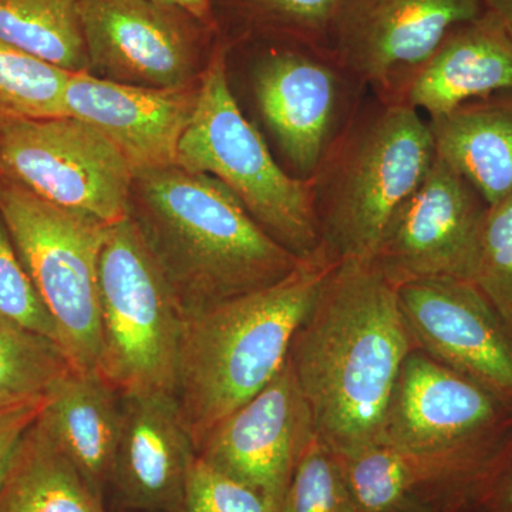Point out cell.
Masks as SVG:
<instances>
[{"label":"cell","mask_w":512,"mask_h":512,"mask_svg":"<svg viewBox=\"0 0 512 512\" xmlns=\"http://www.w3.org/2000/svg\"><path fill=\"white\" fill-rule=\"evenodd\" d=\"M416 348L396 286L372 261H339L289 352L316 436L343 457L379 446L397 376Z\"/></svg>","instance_id":"6da1fadb"},{"label":"cell","mask_w":512,"mask_h":512,"mask_svg":"<svg viewBox=\"0 0 512 512\" xmlns=\"http://www.w3.org/2000/svg\"><path fill=\"white\" fill-rule=\"evenodd\" d=\"M130 217L184 315L274 285L303 259L262 229L221 181L180 165L134 175Z\"/></svg>","instance_id":"7a4b0ae2"},{"label":"cell","mask_w":512,"mask_h":512,"mask_svg":"<svg viewBox=\"0 0 512 512\" xmlns=\"http://www.w3.org/2000/svg\"><path fill=\"white\" fill-rule=\"evenodd\" d=\"M336 264L320 247L276 284L184 315L174 396L195 451L284 369Z\"/></svg>","instance_id":"3957f363"},{"label":"cell","mask_w":512,"mask_h":512,"mask_svg":"<svg viewBox=\"0 0 512 512\" xmlns=\"http://www.w3.org/2000/svg\"><path fill=\"white\" fill-rule=\"evenodd\" d=\"M436 160L429 121L402 101L365 97L311 180L320 247L370 261L387 222Z\"/></svg>","instance_id":"277c9868"},{"label":"cell","mask_w":512,"mask_h":512,"mask_svg":"<svg viewBox=\"0 0 512 512\" xmlns=\"http://www.w3.org/2000/svg\"><path fill=\"white\" fill-rule=\"evenodd\" d=\"M177 165L221 181L262 229L298 258L319 251L311 181L292 177L242 113L229 86L228 40L222 37L202 69Z\"/></svg>","instance_id":"5b68a950"},{"label":"cell","mask_w":512,"mask_h":512,"mask_svg":"<svg viewBox=\"0 0 512 512\" xmlns=\"http://www.w3.org/2000/svg\"><path fill=\"white\" fill-rule=\"evenodd\" d=\"M97 373L120 394L175 392L184 313L136 222L109 225L99 259Z\"/></svg>","instance_id":"8992f818"},{"label":"cell","mask_w":512,"mask_h":512,"mask_svg":"<svg viewBox=\"0 0 512 512\" xmlns=\"http://www.w3.org/2000/svg\"><path fill=\"white\" fill-rule=\"evenodd\" d=\"M0 212L73 369L99 370V259L109 225L0 173Z\"/></svg>","instance_id":"52a82bcc"},{"label":"cell","mask_w":512,"mask_h":512,"mask_svg":"<svg viewBox=\"0 0 512 512\" xmlns=\"http://www.w3.org/2000/svg\"><path fill=\"white\" fill-rule=\"evenodd\" d=\"M264 40L251 67L256 110L288 173L311 181L365 99L367 89L332 50Z\"/></svg>","instance_id":"ba28073f"},{"label":"cell","mask_w":512,"mask_h":512,"mask_svg":"<svg viewBox=\"0 0 512 512\" xmlns=\"http://www.w3.org/2000/svg\"><path fill=\"white\" fill-rule=\"evenodd\" d=\"M0 173L107 225L130 215V164L100 131L74 117L0 119Z\"/></svg>","instance_id":"9c48e42d"},{"label":"cell","mask_w":512,"mask_h":512,"mask_svg":"<svg viewBox=\"0 0 512 512\" xmlns=\"http://www.w3.org/2000/svg\"><path fill=\"white\" fill-rule=\"evenodd\" d=\"M512 436V414L491 394L414 349L384 413L379 446L493 460Z\"/></svg>","instance_id":"30bf717a"},{"label":"cell","mask_w":512,"mask_h":512,"mask_svg":"<svg viewBox=\"0 0 512 512\" xmlns=\"http://www.w3.org/2000/svg\"><path fill=\"white\" fill-rule=\"evenodd\" d=\"M490 205L436 156L387 222L370 261L396 288L423 279L473 282Z\"/></svg>","instance_id":"8fae6325"},{"label":"cell","mask_w":512,"mask_h":512,"mask_svg":"<svg viewBox=\"0 0 512 512\" xmlns=\"http://www.w3.org/2000/svg\"><path fill=\"white\" fill-rule=\"evenodd\" d=\"M90 74L151 89L200 80L202 53L218 33L190 13L153 0H82Z\"/></svg>","instance_id":"7c38bea8"},{"label":"cell","mask_w":512,"mask_h":512,"mask_svg":"<svg viewBox=\"0 0 512 512\" xmlns=\"http://www.w3.org/2000/svg\"><path fill=\"white\" fill-rule=\"evenodd\" d=\"M417 349L485 390L512 414V326L476 285L423 279L397 288Z\"/></svg>","instance_id":"4fadbf2b"},{"label":"cell","mask_w":512,"mask_h":512,"mask_svg":"<svg viewBox=\"0 0 512 512\" xmlns=\"http://www.w3.org/2000/svg\"><path fill=\"white\" fill-rule=\"evenodd\" d=\"M484 12V0H346L330 50L357 82L382 94L426 62L451 30Z\"/></svg>","instance_id":"5bb4252c"},{"label":"cell","mask_w":512,"mask_h":512,"mask_svg":"<svg viewBox=\"0 0 512 512\" xmlns=\"http://www.w3.org/2000/svg\"><path fill=\"white\" fill-rule=\"evenodd\" d=\"M291 360L262 392L202 440L197 456L264 498L272 512L281 511L296 460L315 436Z\"/></svg>","instance_id":"9a60e30c"},{"label":"cell","mask_w":512,"mask_h":512,"mask_svg":"<svg viewBox=\"0 0 512 512\" xmlns=\"http://www.w3.org/2000/svg\"><path fill=\"white\" fill-rule=\"evenodd\" d=\"M198 82L151 89L74 73L66 116L90 124L123 154L134 175L177 165L178 147L194 116Z\"/></svg>","instance_id":"2e32d148"},{"label":"cell","mask_w":512,"mask_h":512,"mask_svg":"<svg viewBox=\"0 0 512 512\" xmlns=\"http://www.w3.org/2000/svg\"><path fill=\"white\" fill-rule=\"evenodd\" d=\"M123 399V424L110 483L134 512H177L197 451L174 393Z\"/></svg>","instance_id":"e0dca14e"},{"label":"cell","mask_w":512,"mask_h":512,"mask_svg":"<svg viewBox=\"0 0 512 512\" xmlns=\"http://www.w3.org/2000/svg\"><path fill=\"white\" fill-rule=\"evenodd\" d=\"M382 96L424 111L429 119L471 101L512 96V37L485 10L451 30L426 62Z\"/></svg>","instance_id":"ac0fdd59"},{"label":"cell","mask_w":512,"mask_h":512,"mask_svg":"<svg viewBox=\"0 0 512 512\" xmlns=\"http://www.w3.org/2000/svg\"><path fill=\"white\" fill-rule=\"evenodd\" d=\"M342 457L356 512H451L467 504L490 461L373 446Z\"/></svg>","instance_id":"d6986e66"},{"label":"cell","mask_w":512,"mask_h":512,"mask_svg":"<svg viewBox=\"0 0 512 512\" xmlns=\"http://www.w3.org/2000/svg\"><path fill=\"white\" fill-rule=\"evenodd\" d=\"M45 397L40 417L93 493L103 500L123 424L120 394L99 373L72 370Z\"/></svg>","instance_id":"ffe728a7"},{"label":"cell","mask_w":512,"mask_h":512,"mask_svg":"<svg viewBox=\"0 0 512 512\" xmlns=\"http://www.w3.org/2000/svg\"><path fill=\"white\" fill-rule=\"evenodd\" d=\"M427 121L436 156L490 207L512 194V96L471 101Z\"/></svg>","instance_id":"44dd1931"},{"label":"cell","mask_w":512,"mask_h":512,"mask_svg":"<svg viewBox=\"0 0 512 512\" xmlns=\"http://www.w3.org/2000/svg\"><path fill=\"white\" fill-rule=\"evenodd\" d=\"M0 512L107 510L39 416L0 485Z\"/></svg>","instance_id":"7402d4cb"},{"label":"cell","mask_w":512,"mask_h":512,"mask_svg":"<svg viewBox=\"0 0 512 512\" xmlns=\"http://www.w3.org/2000/svg\"><path fill=\"white\" fill-rule=\"evenodd\" d=\"M82 0H0V40L70 73H90Z\"/></svg>","instance_id":"603a6c76"},{"label":"cell","mask_w":512,"mask_h":512,"mask_svg":"<svg viewBox=\"0 0 512 512\" xmlns=\"http://www.w3.org/2000/svg\"><path fill=\"white\" fill-rule=\"evenodd\" d=\"M72 370L57 343L0 313V396L39 399Z\"/></svg>","instance_id":"cb8c5ba5"},{"label":"cell","mask_w":512,"mask_h":512,"mask_svg":"<svg viewBox=\"0 0 512 512\" xmlns=\"http://www.w3.org/2000/svg\"><path fill=\"white\" fill-rule=\"evenodd\" d=\"M73 74L0 40V119L66 116Z\"/></svg>","instance_id":"d4e9b609"},{"label":"cell","mask_w":512,"mask_h":512,"mask_svg":"<svg viewBox=\"0 0 512 512\" xmlns=\"http://www.w3.org/2000/svg\"><path fill=\"white\" fill-rule=\"evenodd\" d=\"M346 0H214L247 26L248 37L292 40L330 50V37Z\"/></svg>","instance_id":"484cf974"},{"label":"cell","mask_w":512,"mask_h":512,"mask_svg":"<svg viewBox=\"0 0 512 512\" xmlns=\"http://www.w3.org/2000/svg\"><path fill=\"white\" fill-rule=\"evenodd\" d=\"M279 512H356L342 457L316 434L296 460Z\"/></svg>","instance_id":"4316f807"},{"label":"cell","mask_w":512,"mask_h":512,"mask_svg":"<svg viewBox=\"0 0 512 512\" xmlns=\"http://www.w3.org/2000/svg\"><path fill=\"white\" fill-rule=\"evenodd\" d=\"M471 284L512 326V194L488 208Z\"/></svg>","instance_id":"83f0119b"},{"label":"cell","mask_w":512,"mask_h":512,"mask_svg":"<svg viewBox=\"0 0 512 512\" xmlns=\"http://www.w3.org/2000/svg\"><path fill=\"white\" fill-rule=\"evenodd\" d=\"M0 313L60 346L55 322L20 259L0 212Z\"/></svg>","instance_id":"f1b7e54d"},{"label":"cell","mask_w":512,"mask_h":512,"mask_svg":"<svg viewBox=\"0 0 512 512\" xmlns=\"http://www.w3.org/2000/svg\"><path fill=\"white\" fill-rule=\"evenodd\" d=\"M177 512H272L261 495L195 458Z\"/></svg>","instance_id":"f546056e"},{"label":"cell","mask_w":512,"mask_h":512,"mask_svg":"<svg viewBox=\"0 0 512 512\" xmlns=\"http://www.w3.org/2000/svg\"><path fill=\"white\" fill-rule=\"evenodd\" d=\"M466 505L470 512H512V436L478 477Z\"/></svg>","instance_id":"4dcf8cb0"},{"label":"cell","mask_w":512,"mask_h":512,"mask_svg":"<svg viewBox=\"0 0 512 512\" xmlns=\"http://www.w3.org/2000/svg\"><path fill=\"white\" fill-rule=\"evenodd\" d=\"M46 397L32 400L0 416V485L8 474L20 441L42 413Z\"/></svg>","instance_id":"1f68e13d"},{"label":"cell","mask_w":512,"mask_h":512,"mask_svg":"<svg viewBox=\"0 0 512 512\" xmlns=\"http://www.w3.org/2000/svg\"><path fill=\"white\" fill-rule=\"evenodd\" d=\"M161 5L173 6V8L190 13L192 18L200 20L202 25L214 30L220 35V23L215 12L214 0H153Z\"/></svg>","instance_id":"d6a6232c"},{"label":"cell","mask_w":512,"mask_h":512,"mask_svg":"<svg viewBox=\"0 0 512 512\" xmlns=\"http://www.w3.org/2000/svg\"><path fill=\"white\" fill-rule=\"evenodd\" d=\"M484 8L512 37V0H484Z\"/></svg>","instance_id":"836d02e7"},{"label":"cell","mask_w":512,"mask_h":512,"mask_svg":"<svg viewBox=\"0 0 512 512\" xmlns=\"http://www.w3.org/2000/svg\"><path fill=\"white\" fill-rule=\"evenodd\" d=\"M32 400H16L9 399V397L0 396V416H2V414L12 412V410L18 409V407L23 406V404L32 402Z\"/></svg>","instance_id":"e575fe53"},{"label":"cell","mask_w":512,"mask_h":512,"mask_svg":"<svg viewBox=\"0 0 512 512\" xmlns=\"http://www.w3.org/2000/svg\"><path fill=\"white\" fill-rule=\"evenodd\" d=\"M451 512H470L468 511L467 505H463V507L457 508V510Z\"/></svg>","instance_id":"d590c367"}]
</instances>
